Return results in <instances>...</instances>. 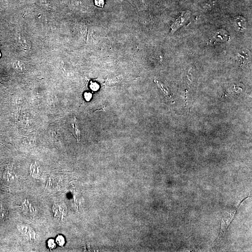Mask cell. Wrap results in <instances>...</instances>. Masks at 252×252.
I'll return each mask as SVG.
<instances>
[{
    "label": "cell",
    "instance_id": "6",
    "mask_svg": "<svg viewBox=\"0 0 252 252\" xmlns=\"http://www.w3.org/2000/svg\"><path fill=\"white\" fill-rule=\"evenodd\" d=\"M94 3L98 7H103L104 5V0H94Z\"/></svg>",
    "mask_w": 252,
    "mask_h": 252
},
{
    "label": "cell",
    "instance_id": "4",
    "mask_svg": "<svg viewBox=\"0 0 252 252\" xmlns=\"http://www.w3.org/2000/svg\"><path fill=\"white\" fill-rule=\"evenodd\" d=\"M56 242L60 246H63L65 244V239L62 235H58L56 237Z\"/></svg>",
    "mask_w": 252,
    "mask_h": 252
},
{
    "label": "cell",
    "instance_id": "8",
    "mask_svg": "<svg viewBox=\"0 0 252 252\" xmlns=\"http://www.w3.org/2000/svg\"><path fill=\"white\" fill-rule=\"evenodd\" d=\"M85 98L87 101H89L92 98V95L91 93L86 92L85 94Z\"/></svg>",
    "mask_w": 252,
    "mask_h": 252
},
{
    "label": "cell",
    "instance_id": "9",
    "mask_svg": "<svg viewBox=\"0 0 252 252\" xmlns=\"http://www.w3.org/2000/svg\"><path fill=\"white\" fill-rule=\"evenodd\" d=\"M90 87L93 90H96V89H98V86L96 85V84H95V83H92V84L91 85Z\"/></svg>",
    "mask_w": 252,
    "mask_h": 252
},
{
    "label": "cell",
    "instance_id": "7",
    "mask_svg": "<svg viewBox=\"0 0 252 252\" xmlns=\"http://www.w3.org/2000/svg\"><path fill=\"white\" fill-rule=\"evenodd\" d=\"M38 170V167L36 164H33L31 167V171L32 174H37Z\"/></svg>",
    "mask_w": 252,
    "mask_h": 252
},
{
    "label": "cell",
    "instance_id": "2",
    "mask_svg": "<svg viewBox=\"0 0 252 252\" xmlns=\"http://www.w3.org/2000/svg\"><path fill=\"white\" fill-rule=\"evenodd\" d=\"M8 214L6 206L3 204L0 203V220H5L8 217Z\"/></svg>",
    "mask_w": 252,
    "mask_h": 252
},
{
    "label": "cell",
    "instance_id": "10",
    "mask_svg": "<svg viewBox=\"0 0 252 252\" xmlns=\"http://www.w3.org/2000/svg\"><path fill=\"white\" fill-rule=\"evenodd\" d=\"M106 105V102L104 104H103V105L101 107V109H98V110H96V111H104V112H105L106 111L105 109Z\"/></svg>",
    "mask_w": 252,
    "mask_h": 252
},
{
    "label": "cell",
    "instance_id": "3",
    "mask_svg": "<svg viewBox=\"0 0 252 252\" xmlns=\"http://www.w3.org/2000/svg\"><path fill=\"white\" fill-rule=\"evenodd\" d=\"M155 82H156L157 84H158V86H159V88L161 89L162 90V91L164 93L165 95H166V97H168V98H169V99H171L172 100V97H171V95L169 94V92L166 89V88L164 87V86H163L162 84H160L159 83V82H158L157 81H155Z\"/></svg>",
    "mask_w": 252,
    "mask_h": 252
},
{
    "label": "cell",
    "instance_id": "1",
    "mask_svg": "<svg viewBox=\"0 0 252 252\" xmlns=\"http://www.w3.org/2000/svg\"><path fill=\"white\" fill-rule=\"evenodd\" d=\"M72 127H73V129H74L73 134H74V136L76 138L77 140L78 143H79V141H80L81 131H80V129H79V126L77 120L75 117L74 118L73 122H72Z\"/></svg>",
    "mask_w": 252,
    "mask_h": 252
},
{
    "label": "cell",
    "instance_id": "5",
    "mask_svg": "<svg viewBox=\"0 0 252 252\" xmlns=\"http://www.w3.org/2000/svg\"><path fill=\"white\" fill-rule=\"evenodd\" d=\"M48 246L50 249L52 250L54 249L56 246L55 241L53 239H49L48 241Z\"/></svg>",
    "mask_w": 252,
    "mask_h": 252
}]
</instances>
